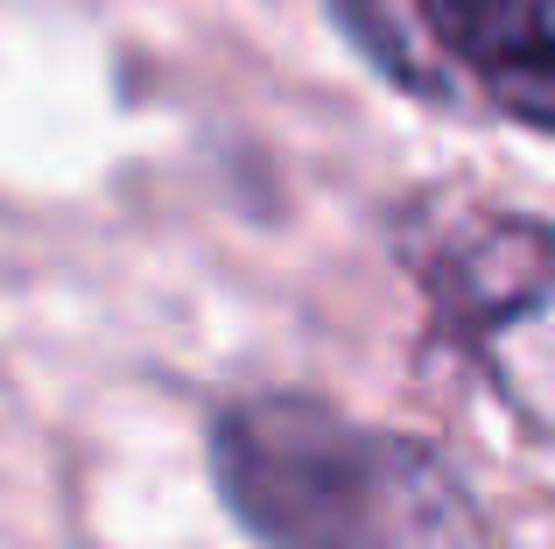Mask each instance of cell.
<instances>
[{"mask_svg":"<svg viewBox=\"0 0 555 549\" xmlns=\"http://www.w3.org/2000/svg\"><path fill=\"white\" fill-rule=\"evenodd\" d=\"M211 486L260 549H486V508L436 444L302 387L232 395L204 430Z\"/></svg>","mask_w":555,"mask_h":549,"instance_id":"1","label":"cell"},{"mask_svg":"<svg viewBox=\"0 0 555 549\" xmlns=\"http://www.w3.org/2000/svg\"><path fill=\"white\" fill-rule=\"evenodd\" d=\"M408 268L514 430L555 451V226L528 212H472L422 240Z\"/></svg>","mask_w":555,"mask_h":549,"instance_id":"2","label":"cell"},{"mask_svg":"<svg viewBox=\"0 0 555 549\" xmlns=\"http://www.w3.org/2000/svg\"><path fill=\"white\" fill-rule=\"evenodd\" d=\"M415 14L492 113L555 135V0H415Z\"/></svg>","mask_w":555,"mask_h":549,"instance_id":"3","label":"cell"}]
</instances>
